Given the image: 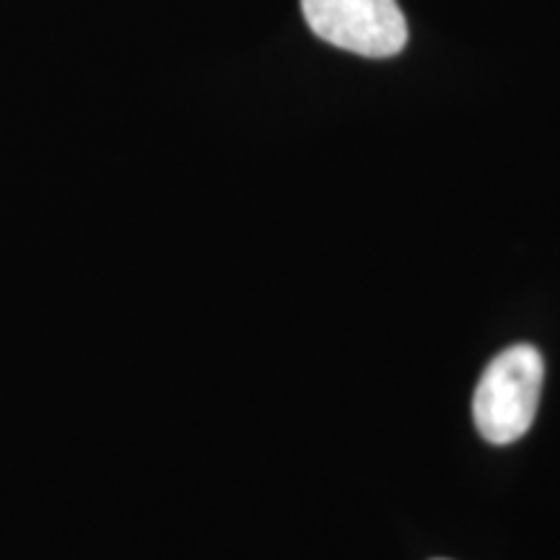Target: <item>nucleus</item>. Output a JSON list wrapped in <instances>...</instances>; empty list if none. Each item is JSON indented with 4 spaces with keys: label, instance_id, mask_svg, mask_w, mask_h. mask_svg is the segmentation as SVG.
Returning a JSON list of instances; mask_svg holds the SVG:
<instances>
[{
    "label": "nucleus",
    "instance_id": "nucleus-1",
    "mask_svg": "<svg viewBox=\"0 0 560 560\" xmlns=\"http://www.w3.org/2000/svg\"><path fill=\"white\" fill-rule=\"evenodd\" d=\"M545 361L535 346H511L482 371L472 397L478 433L490 444L520 441L532 429L540 405Z\"/></svg>",
    "mask_w": 560,
    "mask_h": 560
},
{
    "label": "nucleus",
    "instance_id": "nucleus-2",
    "mask_svg": "<svg viewBox=\"0 0 560 560\" xmlns=\"http://www.w3.org/2000/svg\"><path fill=\"white\" fill-rule=\"evenodd\" d=\"M319 39L363 58H392L408 45V21L397 0H301Z\"/></svg>",
    "mask_w": 560,
    "mask_h": 560
}]
</instances>
